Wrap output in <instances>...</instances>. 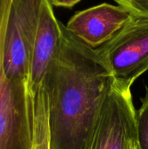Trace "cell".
I'll return each instance as SVG.
<instances>
[{
  "mask_svg": "<svg viewBox=\"0 0 148 149\" xmlns=\"http://www.w3.org/2000/svg\"><path fill=\"white\" fill-rule=\"evenodd\" d=\"M113 81L97 51L62 24L59 45L44 85L49 149H88Z\"/></svg>",
  "mask_w": 148,
  "mask_h": 149,
  "instance_id": "6da1fadb",
  "label": "cell"
},
{
  "mask_svg": "<svg viewBox=\"0 0 148 149\" xmlns=\"http://www.w3.org/2000/svg\"><path fill=\"white\" fill-rule=\"evenodd\" d=\"M13 0L0 3V149H33L34 99L26 85L12 82L4 69V44Z\"/></svg>",
  "mask_w": 148,
  "mask_h": 149,
  "instance_id": "7a4b0ae2",
  "label": "cell"
},
{
  "mask_svg": "<svg viewBox=\"0 0 148 149\" xmlns=\"http://www.w3.org/2000/svg\"><path fill=\"white\" fill-rule=\"evenodd\" d=\"M114 80L126 87L148 71V17L133 16L106 43L95 49Z\"/></svg>",
  "mask_w": 148,
  "mask_h": 149,
  "instance_id": "3957f363",
  "label": "cell"
},
{
  "mask_svg": "<svg viewBox=\"0 0 148 149\" xmlns=\"http://www.w3.org/2000/svg\"><path fill=\"white\" fill-rule=\"evenodd\" d=\"M42 0H13L4 44V69L18 85L28 83Z\"/></svg>",
  "mask_w": 148,
  "mask_h": 149,
  "instance_id": "277c9868",
  "label": "cell"
},
{
  "mask_svg": "<svg viewBox=\"0 0 148 149\" xmlns=\"http://www.w3.org/2000/svg\"><path fill=\"white\" fill-rule=\"evenodd\" d=\"M130 88L113 81L88 149H130L135 141L136 116Z\"/></svg>",
  "mask_w": 148,
  "mask_h": 149,
  "instance_id": "5b68a950",
  "label": "cell"
},
{
  "mask_svg": "<svg viewBox=\"0 0 148 149\" xmlns=\"http://www.w3.org/2000/svg\"><path fill=\"white\" fill-rule=\"evenodd\" d=\"M131 16L125 8L105 3L76 12L65 26L85 45L97 49L109 41Z\"/></svg>",
  "mask_w": 148,
  "mask_h": 149,
  "instance_id": "8992f818",
  "label": "cell"
},
{
  "mask_svg": "<svg viewBox=\"0 0 148 149\" xmlns=\"http://www.w3.org/2000/svg\"><path fill=\"white\" fill-rule=\"evenodd\" d=\"M33 149H49L48 99L45 88L34 98V144Z\"/></svg>",
  "mask_w": 148,
  "mask_h": 149,
  "instance_id": "52a82bcc",
  "label": "cell"
},
{
  "mask_svg": "<svg viewBox=\"0 0 148 149\" xmlns=\"http://www.w3.org/2000/svg\"><path fill=\"white\" fill-rule=\"evenodd\" d=\"M135 143L137 149H148V88L141 99V107L136 111Z\"/></svg>",
  "mask_w": 148,
  "mask_h": 149,
  "instance_id": "ba28073f",
  "label": "cell"
},
{
  "mask_svg": "<svg viewBox=\"0 0 148 149\" xmlns=\"http://www.w3.org/2000/svg\"><path fill=\"white\" fill-rule=\"evenodd\" d=\"M131 15L148 17V0H114Z\"/></svg>",
  "mask_w": 148,
  "mask_h": 149,
  "instance_id": "9c48e42d",
  "label": "cell"
},
{
  "mask_svg": "<svg viewBox=\"0 0 148 149\" xmlns=\"http://www.w3.org/2000/svg\"><path fill=\"white\" fill-rule=\"evenodd\" d=\"M81 0H51V3L53 6L64 7V8H72Z\"/></svg>",
  "mask_w": 148,
  "mask_h": 149,
  "instance_id": "30bf717a",
  "label": "cell"
},
{
  "mask_svg": "<svg viewBox=\"0 0 148 149\" xmlns=\"http://www.w3.org/2000/svg\"><path fill=\"white\" fill-rule=\"evenodd\" d=\"M130 149H137L136 148V143H135V141L131 144V146H130Z\"/></svg>",
  "mask_w": 148,
  "mask_h": 149,
  "instance_id": "8fae6325",
  "label": "cell"
},
{
  "mask_svg": "<svg viewBox=\"0 0 148 149\" xmlns=\"http://www.w3.org/2000/svg\"><path fill=\"white\" fill-rule=\"evenodd\" d=\"M0 3H1V0H0Z\"/></svg>",
  "mask_w": 148,
  "mask_h": 149,
  "instance_id": "7c38bea8",
  "label": "cell"
}]
</instances>
